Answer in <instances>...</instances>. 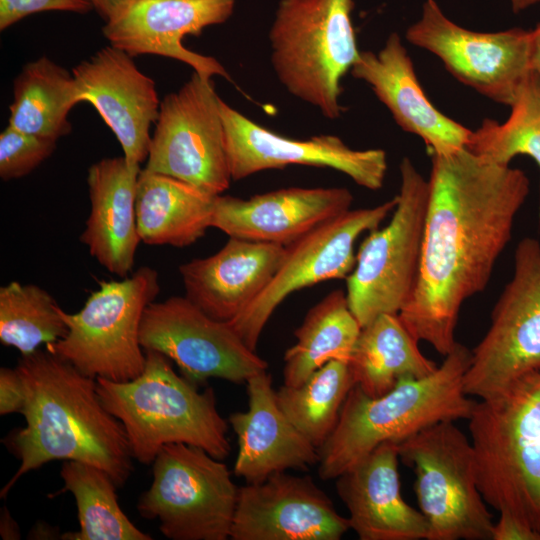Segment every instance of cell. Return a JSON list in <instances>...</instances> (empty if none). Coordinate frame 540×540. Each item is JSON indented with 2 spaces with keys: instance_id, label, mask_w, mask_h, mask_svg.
I'll return each instance as SVG.
<instances>
[{
  "instance_id": "cell-3",
  "label": "cell",
  "mask_w": 540,
  "mask_h": 540,
  "mask_svg": "<svg viewBox=\"0 0 540 540\" xmlns=\"http://www.w3.org/2000/svg\"><path fill=\"white\" fill-rule=\"evenodd\" d=\"M471 350L456 343L437 370L406 378L372 398L358 386L348 393L330 436L318 449V474L335 480L384 442L395 444L441 421L469 419L476 401L463 389Z\"/></svg>"
},
{
  "instance_id": "cell-6",
  "label": "cell",
  "mask_w": 540,
  "mask_h": 540,
  "mask_svg": "<svg viewBox=\"0 0 540 540\" xmlns=\"http://www.w3.org/2000/svg\"><path fill=\"white\" fill-rule=\"evenodd\" d=\"M353 7V0H280L269 30L277 78L328 119L341 116V79L360 55Z\"/></svg>"
},
{
  "instance_id": "cell-23",
  "label": "cell",
  "mask_w": 540,
  "mask_h": 540,
  "mask_svg": "<svg viewBox=\"0 0 540 540\" xmlns=\"http://www.w3.org/2000/svg\"><path fill=\"white\" fill-rule=\"evenodd\" d=\"M399 460L396 444L384 442L335 479L360 540L427 539L425 516L402 497Z\"/></svg>"
},
{
  "instance_id": "cell-36",
  "label": "cell",
  "mask_w": 540,
  "mask_h": 540,
  "mask_svg": "<svg viewBox=\"0 0 540 540\" xmlns=\"http://www.w3.org/2000/svg\"><path fill=\"white\" fill-rule=\"evenodd\" d=\"M24 403L23 384L16 368L0 369V415L21 413Z\"/></svg>"
},
{
  "instance_id": "cell-15",
  "label": "cell",
  "mask_w": 540,
  "mask_h": 540,
  "mask_svg": "<svg viewBox=\"0 0 540 540\" xmlns=\"http://www.w3.org/2000/svg\"><path fill=\"white\" fill-rule=\"evenodd\" d=\"M413 45L435 54L461 83L510 106L530 68V31L494 33L467 30L449 20L434 0L406 31Z\"/></svg>"
},
{
  "instance_id": "cell-34",
  "label": "cell",
  "mask_w": 540,
  "mask_h": 540,
  "mask_svg": "<svg viewBox=\"0 0 540 540\" xmlns=\"http://www.w3.org/2000/svg\"><path fill=\"white\" fill-rule=\"evenodd\" d=\"M57 140L15 129L9 124L0 134V177H24L52 155Z\"/></svg>"
},
{
  "instance_id": "cell-35",
  "label": "cell",
  "mask_w": 540,
  "mask_h": 540,
  "mask_svg": "<svg viewBox=\"0 0 540 540\" xmlns=\"http://www.w3.org/2000/svg\"><path fill=\"white\" fill-rule=\"evenodd\" d=\"M94 9L90 0H0V30L25 17L49 11L85 14Z\"/></svg>"
},
{
  "instance_id": "cell-10",
  "label": "cell",
  "mask_w": 540,
  "mask_h": 540,
  "mask_svg": "<svg viewBox=\"0 0 540 540\" xmlns=\"http://www.w3.org/2000/svg\"><path fill=\"white\" fill-rule=\"evenodd\" d=\"M401 186L389 223L369 231L346 278L349 307L361 327L383 313L398 314L416 283L429 201V182L404 157Z\"/></svg>"
},
{
  "instance_id": "cell-24",
  "label": "cell",
  "mask_w": 540,
  "mask_h": 540,
  "mask_svg": "<svg viewBox=\"0 0 540 540\" xmlns=\"http://www.w3.org/2000/svg\"><path fill=\"white\" fill-rule=\"evenodd\" d=\"M246 384L248 409L228 418L238 442L234 474L253 484L287 469L318 464V448L281 410L267 370L251 376Z\"/></svg>"
},
{
  "instance_id": "cell-16",
  "label": "cell",
  "mask_w": 540,
  "mask_h": 540,
  "mask_svg": "<svg viewBox=\"0 0 540 540\" xmlns=\"http://www.w3.org/2000/svg\"><path fill=\"white\" fill-rule=\"evenodd\" d=\"M219 104L232 180L268 169L306 165L335 169L370 190L383 186L387 171L384 150H355L335 135L287 138L252 121L221 98Z\"/></svg>"
},
{
  "instance_id": "cell-32",
  "label": "cell",
  "mask_w": 540,
  "mask_h": 540,
  "mask_svg": "<svg viewBox=\"0 0 540 540\" xmlns=\"http://www.w3.org/2000/svg\"><path fill=\"white\" fill-rule=\"evenodd\" d=\"M508 119H485L472 131L466 149L489 161L510 165L517 155L533 158L540 167V75L530 70L520 86Z\"/></svg>"
},
{
  "instance_id": "cell-27",
  "label": "cell",
  "mask_w": 540,
  "mask_h": 540,
  "mask_svg": "<svg viewBox=\"0 0 540 540\" xmlns=\"http://www.w3.org/2000/svg\"><path fill=\"white\" fill-rule=\"evenodd\" d=\"M398 314L383 313L361 328L348 365L355 385L372 398L402 379H421L438 366L425 357Z\"/></svg>"
},
{
  "instance_id": "cell-33",
  "label": "cell",
  "mask_w": 540,
  "mask_h": 540,
  "mask_svg": "<svg viewBox=\"0 0 540 540\" xmlns=\"http://www.w3.org/2000/svg\"><path fill=\"white\" fill-rule=\"evenodd\" d=\"M54 297L35 284L18 281L0 287V341L21 356L63 338L67 325Z\"/></svg>"
},
{
  "instance_id": "cell-31",
  "label": "cell",
  "mask_w": 540,
  "mask_h": 540,
  "mask_svg": "<svg viewBox=\"0 0 540 540\" xmlns=\"http://www.w3.org/2000/svg\"><path fill=\"white\" fill-rule=\"evenodd\" d=\"M355 382L347 362L331 360L301 385H282L275 393L289 421L316 448L335 428L343 403Z\"/></svg>"
},
{
  "instance_id": "cell-1",
  "label": "cell",
  "mask_w": 540,
  "mask_h": 540,
  "mask_svg": "<svg viewBox=\"0 0 540 540\" xmlns=\"http://www.w3.org/2000/svg\"><path fill=\"white\" fill-rule=\"evenodd\" d=\"M431 155L429 201L413 291L398 313L418 341L454 348L463 303L482 292L530 192L520 169L466 148Z\"/></svg>"
},
{
  "instance_id": "cell-13",
  "label": "cell",
  "mask_w": 540,
  "mask_h": 540,
  "mask_svg": "<svg viewBox=\"0 0 540 540\" xmlns=\"http://www.w3.org/2000/svg\"><path fill=\"white\" fill-rule=\"evenodd\" d=\"M140 344L144 350L165 355L182 376L198 386L210 378L241 384L268 368L229 323L211 318L186 296L147 306Z\"/></svg>"
},
{
  "instance_id": "cell-22",
  "label": "cell",
  "mask_w": 540,
  "mask_h": 540,
  "mask_svg": "<svg viewBox=\"0 0 540 540\" xmlns=\"http://www.w3.org/2000/svg\"><path fill=\"white\" fill-rule=\"evenodd\" d=\"M351 74L371 86L396 123L419 136L430 154L451 153L468 144L472 131L432 105L397 33L389 35L377 54L360 52Z\"/></svg>"
},
{
  "instance_id": "cell-28",
  "label": "cell",
  "mask_w": 540,
  "mask_h": 540,
  "mask_svg": "<svg viewBox=\"0 0 540 540\" xmlns=\"http://www.w3.org/2000/svg\"><path fill=\"white\" fill-rule=\"evenodd\" d=\"M361 328L346 293L340 289L328 293L294 332L296 342L283 358V384L299 386L331 360L348 363Z\"/></svg>"
},
{
  "instance_id": "cell-38",
  "label": "cell",
  "mask_w": 540,
  "mask_h": 540,
  "mask_svg": "<svg viewBox=\"0 0 540 540\" xmlns=\"http://www.w3.org/2000/svg\"><path fill=\"white\" fill-rule=\"evenodd\" d=\"M97 13L105 20H112L129 4L131 0H90Z\"/></svg>"
},
{
  "instance_id": "cell-4",
  "label": "cell",
  "mask_w": 540,
  "mask_h": 540,
  "mask_svg": "<svg viewBox=\"0 0 540 540\" xmlns=\"http://www.w3.org/2000/svg\"><path fill=\"white\" fill-rule=\"evenodd\" d=\"M144 351L145 367L136 378L126 382L96 379L98 395L121 422L133 458L152 465L163 446L184 443L225 459L231 450L228 422L217 409L213 388L199 390L176 373L165 355Z\"/></svg>"
},
{
  "instance_id": "cell-40",
  "label": "cell",
  "mask_w": 540,
  "mask_h": 540,
  "mask_svg": "<svg viewBox=\"0 0 540 540\" xmlns=\"http://www.w3.org/2000/svg\"><path fill=\"white\" fill-rule=\"evenodd\" d=\"M530 68L540 75V23L530 31Z\"/></svg>"
},
{
  "instance_id": "cell-25",
  "label": "cell",
  "mask_w": 540,
  "mask_h": 540,
  "mask_svg": "<svg viewBox=\"0 0 540 540\" xmlns=\"http://www.w3.org/2000/svg\"><path fill=\"white\" fill-rule=\"evenodd\" d=\"M140 164L124 156L103 158L88 169L90 212L80 240L108 272L131 273L141 241L136 216Z\"/></svg>"
},
{
  "instance_id": "cell-19",
  "label": "cell",
  "mask_w": 540,
  "mask_h": 540,
  "mask_svg": "<svg viewBox=\"0 0 540 540\" xmlns=\"http://www.w3.org/2000/svg\"><path fill=\"white\" fill-rule=\"evenodd\" d=\"M72 74L78 102L96 109L123 156L135 164L145 161L161 103L154 80L138 69L131 55L110 44L80 62Z\"/></svg>"
},
{
  "instance_id": "cell-41",
  "label": "cell",
  "mask_w": 540,
  "mask_h": 540,
  "mask_svg": "<svg viewBox=\"0 0 540 540\" xmlns=\"http://www.w3.org/2000/svg\"><path fill=\"white\" fill-rule=\"evenodd\" d=\"M536 1L537 0H513L514 9L516 10L517 8L519 9L524 8L525 6L531 3H534Z\"/></svg>"
},
{
  "instance_id": "cell-20",
  "label": "cell",
  "mask_w": 540,
  "mask_h": 540,
  "mask_svg": "<svg viewBox=\"0 0 540 540\" xmlns=\"http://www.w3.org/2000/svg\"><path fill=\"white\" fill-rule=\"evenodd\" d=\"M345 187H290L242 199L214 198L211 227L229 237L289 246L351 209Z\"/></svg>"
},
{
  "instance_id": "cell-9",
  "label": "cell",
  "mask_w": 540,
  "mask_h": 540,
  "mask_svg": "<svg viewBox=\"0 0 540 540\" xmlns=\"http://www.w3.org/2000/svg\"><path fill=\"white\" fill-rule=\"evenodd\" d=\"M153 480L138 500L141 517L157 520L172 540H227L239 487L228 467L202 448L171 443L152 463Z\"/></svg>"
},
{
  "instance_id": "cell-30",
  "label": "cell",
  "mask_w": 540,
  "mask_h": 540,
  "mask_svg": "<svg viewBox=\"0 0 540 540\" xmlns=\"http://www.w3.org/2000/svg\"><path fill=\"white\" fill-rule=\"evenodd\" d=\"M60 476L61 490L50 497L70 492L76 502L79 530L61 535L64 540H151L121 509L113 479L97 466L67 460Z\"/></svg>"
},
{
  "instance_id": "cell-8",
  "label": "cell",
  "mask_w": 540,
  "mask_h": 540,
  "mask_svg": "<svg viewBox=\"0 0 540 540\" xmlns=\"http://www.w3.org/2000/svg\"><path fill=\"white\" fill-rule=\"evenodd\" d=\"M454 422H437L397 443L399 459L415 475L429 525L426 540H492L493 516L478 489L475 451Z\"/></svg>"
},
{
  "instance_id": "cell-5",
  "label": "cell",
  "mask_w": 540,
  "mask_h": 540,
  "mask_svg": "<svg viewBox=\"0 0 540 540\" xmlns=\"http://www.w3.org/2000/svg\"><path fill=\"white\" fill-rule=\"evenodd\" d=\"M468 421L483 499L540 540V369L476 401Z\"/></svg>"
},
{
  "instance_id": "cell-39",
  "label": "cell",
  "mask_w": 540,
  "mask_h": 540,
  "mask_svg": "<svg viewBox=\"0 0 540 540\" xmlns=\"http://www.w3.org/2000/svg\"><path fill=\"white\" fill-rule=\"evenodd\" d=\"M0 534L3 539H19V527L6 507L1 510Z\"/></svg>"
},
{
  "instance_id": "cell-12",
  "label": "cell",
  "mask_w": 540,
  "mask_h": 540,
  "mask_svg": "<svg viewBox=\"0 0 540 540\" xmlns=\"http://www.w3.org/2000/svg\"><path fill=\"white\" fill-rule=\"evenodd\" d=\"M540 369V242L516 247L514 273L498 298L491 325L471 350L463 376L466 395L487 398L520 376Z\"/></svg>"
},
{
  "instance_id": "cell-14",
  "label": "cell",
  "mask_w": 540,
  "mask_h": 540,
  "mask_svg": "<svg viewBox=\"0 0 540 540\" xmlns=\"http://www.w3.org/2000/svg\"><path fill=\"white\" fill-rule=\"evenodd\" d=\"M396 204L395 196L375 207L350 209L286 246L271 282L230 326L255 351L265 325L290 294L323 281L347 278L356 264L357 238L378 228Z\"/></svg>"
},
{
  "instance_id": "cell-37",
  "label": "cell",
  "mask_w": 540,
  "mask_h": 540,
  "mask_svg": "<svg viewBox=\"0 0 540 540\" xmlns=\"http://www.w3.org/2000/svg\"><path fill=\"white\" fill-rule=\"evenodd\" d=\"M492 540H539L525 524L508 513H499L493 526Z\"/></svg>"
},
{
  "instance_id": "cell-11",
  "label": "cell",
  "mask_w": 540,
  "mask_h": 540,
  "mask_svg": "<svg viewBox=\"0 0 540 540\" xmlns=\"http://www.w3.org/2000/svg\"><path fill=\"white\" fill-rule=\"evenodd\" d=\"M220 97L212 78L194 72L160 103L144 169L217 196L232 181Z\"/></svg>"
},
{
  "instance_id": "cell-26",
  "label": "cell",
  "mask_w": 540,
  "mask_h": 540,
  "mask_svg": "<svg viewBox=\"0 0 540 540\" xmlns=\"http://www.w3.org/2000/svg\"><path fill=\"white\" fill-rule=\"evenodd\" d=\"M215 196L174 177L141 169L136 216L142 242L184 248L211 227Z\"/></svg>"
},
{
  "instance_id": "cell-21",
  "label": "cell",
  "mask_w": 540,
  "mask_h": 540,
  "mask_svg": "<svg viewBox=\"0 0 540 540\" xmlns=\"http://www.w3.org/2000/svg\"><path fill=\"white\" fill-rule=\"evenodd\" d=\"M286 247L229 237L213 255L180 265L185 296L218 321L236 319L268 286Z\"/></svg>"
},
{
  "instance_id": "cell-7",
  "label": "cell",
  "mask_w": 540,
  "mask_h": 540,
  "mask_svg": "<svg viewBox=\"0 0 540 540\" xmlns=\"http://www.w3.org/2000/svg\"><path fill=\"white\" fill-rule=\"evenodd\" d=\"M76 313L61 309L65 336L45 349L92 378L115 382L139 376L146 362L140 344L145 309L159 291L156 269L142 266L120 280L102 281Z\"/></svg>"
},
{
  "instance_id": "cell-17",
  "label": "cell",
  "mask_w": 540,
  "mask_h": 540,
  "mask_svg": "<svg viewBox=\"0 0 540 540\" xmlns=\"http://www.w3.org/2000/svg\"><path fill=\"white\" fill-rule=\"evenodd\" d=\"M349 529L311 477L279 472L239 487L230 539L339 540Z\"/></svg>"
},
{
  "instance_id": "cell-2",
  "label": "cell",
  "mask_w": 540,
  "mask_h": 540,
  "mask_svg": "<svg viewBox=\"0 0 540 540\" xmlns=\"http://www.w3.org/2000/svg\"><path fill=\"white\" fill-rule=\"evenodd\" d=\"M15 368L23 384L25 426L3 441L20 465L0 497L23 475L55 460L97 466L122 487L134 458L121 422L98 395L96 379L47 349L21 356Z\"/></svg>"
},
{
  "instance_id": "cell-29",
  "label": "cell",
  "mask_w": 540,
  "mask_h": 540,
  "mask_svg": "<svg viewBox=\"0 0 540 540\" xmlns=\"http://www.w3.org/2000/svg\"><path fill=\"white\" fill-rule=\"evenodd\" d=\"M78 103L72 71L42 56L28 62L14 79L8 124L58 140L71 132L68 116Z\"/></svg>"
},
{
  "instance_id": "cell-18",
  "label": "cell",
  "mask_w": 540,
  "mask_h": 540,
  "mask_svg": "<svg viewBox=\"0 0 540 540\" xmlns=\"http://www.w3.org/2000/svg\"><path fill=\"white\" fill-rule=\"evenodd\" d=\"M236 0H131L121 13L102 28L110 45L132 57L153 54L191 66L205 78L231 77L214 57L183 46V38L199 36L211 25L227 21Z\"/></svg>"
}]
</instances>
